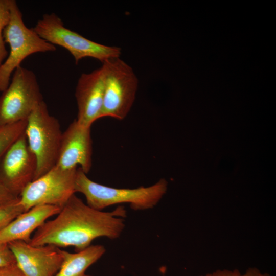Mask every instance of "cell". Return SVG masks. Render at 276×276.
I'll return each instance as SVG.
<instances>
[{"instance_id": "21", "label": "cell", "mask_w": 276, "mask_h": 276, "mask_svg": "<svg viewBox=\"0 0 276 276\" xmlns=\"http://www.w3.org/2000/svg\"><path fill=\"white\" fill-rule=\"evenodd\" d=\"M0 276H26L17 264L0 268Z\"/></svg>"}, {"instance_id": "1", "label": "cell", "mask_w": 276, "mask_h": 276, "mask_svg": "<svg viewBox=\"0 0 276 276\" xmlns=\"http://www.w3.org/2000/svg\"><path fill=\"white\" fill-rule=\"evenodd\" d=\"M126 216L122 206L103 212L91 208L74 194L55 219L45 221L36 229L29 244L73 246L78 252L91 245L96 238H119L125 226Z\"/></svg>"}, {"instance_id": "20", "label": "cell", "mask_w": 276, "mask_h": 276, "mask_svg": "<svg viewBox=\"0 0 276 276\" xmlns=\"http://www.w3.org/2000/svg\"><path fill=\"white\" fill-rule=\"evenodd\" d=\"M0 180V204L8 202L18 198Z\"/></svg>"}, {"instance_id": "18", "label": "cell", "mask_w": 276, "mask_h": 276, "mask_svg": "<svg viewBox=\"0 0 276 276\" xmlns=\"http://www.w3.org/2000/svg\"><path fill=\"white\" fill-rule=\"evenodd\" d=\"M200 276H271L266 273H263L256 268H250L244 273H241L238 269L217 270L212 273Z\"/></svg>"}, {"instance_id": "6", "label": "cell", "mask_w": 276, "mask_h": 276, "mask_svg": "<svg viewBox=\"0 0 276 276\" xmlns=\"http://www.w3.org/2000/svg\"><path fill=\"white\" fill-rule=\"evenodd\" d=\"M106 69L103 106L100 118L125 119L135 101L139 80L132 68L120 57L104 63Z\"/></svg>"}, {"instance_id": "4", "label": "cell", "mask_w": 276, "mask_h": 276, "mask_svg": "<svg viewBox=\"0 0 276 276\" xmlns=\"http://www.w3.org/2000/svg\"><path fill=\"white\" fill-rule=\"evenodd\" d=\"M32 28L46 41L67 50L73 56L76 64L86 57L104 63L120 57L121 54L120 47L93 41L66 28L61 19L54 13L43 14Z\"/></svg>"}, {"instance_id": "15", "label": "cell", "mask_w": 276, "mask_h": 276, "mask_svg": "<svg viewBox=\"0 0 276 276\" xmlns=\"http://www.w3.org/2000/svg\"><path fill=\"white\" fill-rule=\"evenodd\" d=\"M26 124L27 120L0 127V159L25 132Z\"/></svg>"}, {"instance_id": "8", "label": "cell", "mask_w": 276, "mask_h": 276, "mask_svg": "<svg viewBox=\"0 0 276 276\" xmlns=\"http://www.w3.org/2000/svg\"><path fill=\"white\" fill-rule=\"evenodd\" d=\"M77 170H66L54 166L25 188L19 196L20 204L26 211L42 205L61 209L75 193Z\"/></svg>"}, {"instance_id": "14", "label": "cell", "mask_w": 276, "mask_h": 276, "mask_svg": "<svg viewBox=\"0 0 276 276\" xmlns=\"http://www.w3.org/2000/svg\"><path fill=\"white\" fill-rule=\"evenodd\" d=\"M102 245H91L75 253L61 249L63 261L55 276H91L86 273L88 267L96 263L105 254Z\"/></svg>"}, {"instance_id": "9", "label": "cell", "mask_w": 276, "mask_h": 276, "mask_svg": "<svg viewBox=\"0 0 276 276\" xmlns=\"http://www.w3.org/2000/svg\"><path fill=\"white\" fill-rule=\"evenodd\" d=\"M37 160L30 150L25 132L0 159V180L19 197L34 178Z\"/></svg>"}, {"instance_id": "13", "label": "cell", "mask_w": 276, "mask_h": 276, "mask_svg": "<svg viewBox=\"0 0 276 276\" xmlns=\"http://www.w3.org/2000/svg\"><path fill=\"white\" fill-rule=\"evenodd\" d=\"M61 208L50 205L33 207L22 213L0 231V243L22 241L29 243L31 234L50 217L57 215Z\"/></svg>"}, {"instance_id": "19", "label": "cell", "mask_w": 276, "mask_h": 276, "mask_svg": "<svg viewBox=\"0 0 276 276\" xmlns=\"http://www.w3.org/2000/svg\"><path fill=\"white\" fill-rule=\"evenodd\" d=\"M16 264L15 256L7 243H0V268Z\"/></svg>"}, {"instance_id": "7", "label": "cell", "mask_w": 276, "mask_h": 276, "mask_svg": "<svg viewBox=\"0 0 276 276\" xmlns=\"http://www.w3.org/2000/svg\"><path fill=\"white\" fill-rule=\"evenodd\" d=\"M0 96V127L28 119L43 101L35 73L21 66L13 72L7 88Z\"/></svg>"}, {"instance_id": "12", "label": "cell", "mask_w": 276, "mask_h": 276, "mask_svg": "<svg viewBox=\"0 0 276 276\" xmlns=\"http://www.w3.org/2000/svg\"><path fill=\"white\" fill-rule=\"evenodd\" d=\"M106 69L104 64L89 73L82 74L76 86L75 96L78 108L76 121L91 127L100 119L105 89Z\"/></svg>"}, {"instance_id": "10", "label": "cell", "mask_w": 276, "mask_h": 276, "mask_svg": "<svg viewBox=\"0 0 276 276\" xmlns=\"http://www.w3.org/2000/svg\"><path fill=\"white\" fill-rule=\"evenodd\" d=\"M8 244L17 265L26 276H55L61 267L63 257L58 247L51 244L33 246L22 241Z\"/></svg>"}, {"instance_id": "16", "label": "cell", "mask_w": 276, "mask_h": 276, "mask_svg": "<svg viewBox=\"0 0 276 276\" xmlns=\"http://www.w3.org/2000/svg\"><path fill=\"white\" fill-rule=\"evenodd\" d=\"M25 209L19 202V197L0 204V231L23 212Z\"/></svg>"}, {"instance_id": "17", "label": "cell", "mask_w": 276, "mask_h": 276, "mask_svg": "<svg viewBox=\"0 0 276 276\" xmlns=\"http://www.w3.org/2000/svg\"><path fill=\"white\" fill-rule=\"evenodd\" d=\"M10 0H0V65L8 55L5 47L3 32L10 18Z\"/></svg>"}, {"instance_id": "11", "label": "cell", "mask_w": 276, "mask_h": 276, "mask_svg": "<svg viewBox=\"0 0 276 276\" xmlns=\"http://www.w3.org/2000/svg\"><path fill=\"white\" fill-rule=\"evenodd\" d=\"M90 127L73 121L62 132L56 166L71 170L77 166L86 174L92 166L93 146Z\"/></svg>"}, {"instance_id": "5", "label": "cell", "mask_w": 276, "mask_h": 276, "mask_svg": "<svg viewBox=\"0 0 276 276\" xmlns=\"http://www.w3.org/2000/svg\"><path fill=\"white\" fill-rule=\"evenodd\" d=\"M25 134L37 160L35 180L56 166L62 135L59 121L50 114L44 101L27 119Z\"/></svg>"}, {"instance_id": "2", "label": "cell", "mask_w": 276, "mask_h": 276, "mask_svg": "<svg viewBox=\"0 0 276 276\" xmlns=\"http://www.w3.org/2000/svg\"><path fill=\"white\" fill-rule=\"evenodd\" d=\"M80 168H77L75 191L84 195L86 204L101 211L109 206L128 203L135 211L154 208L167 189V182L161 179L152 186L134 189L116 188L97 183L90 179Z\"/></svg>"}, {"instance_id": "3", "label": "cell", "mask_w": 276, "mask_h": 276, "mask_svg": "<svg viewBox=\"0 0 276 276\" xmlns=\"http://www.w3.org/2000/svg\"><path fill=\"white\" fill-rule=\"evenodd\" d=\"M10 18L3 32L9 54L0 65V91L8 86L14 71L28 56L37 53L54 52L55 45L41 38L24 23L22 13L15 0H10Z\"/></svg>"}]
</instances>
